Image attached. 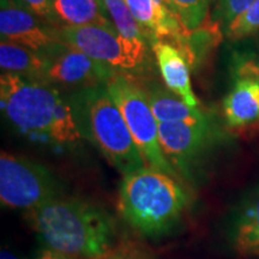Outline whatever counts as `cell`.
I'll list each match as a JSON object with an SVG mask.
<instances>
[{
    "label": "cell",
    "mask_w": 259,
    "mask_h": 259,
    "mask_svg": "<svg viewBox=\"0 0 259 259\" xmlns=\"http://www.w3.org/2000/svg\"><path fill=\"white\" fill-rule=\"evenodd\" d=\"M45 247L84 259H106L118 244L116 221L99 204L58 197L24 212Z\"/></svg>",
    "instance_id": "cell-1"
},
{
    "label": "cell",
    "mask_w": 259,
    "mask_h": 259,
    "mask_svg": "<svg viewBox=\"0 0 259 259\" xmlns=\"http://www.w3.org/2000/svg\"><path fill=\"white\" fill-rule=\"evenodd\" d=\"M0 102L6 120L32 141L63 149L82 142L69 97L50 83L3 72Z\"/></svg>",
    "instance_id": "cell-2"
},
{
    "label": "cell",
    "mask_w": 259,
    "mask_h": 259,
    "mask_svg": "<svg viewBox=\"0 0 259 259\" xmlns=\"http://www.w3.org/2000/svg\"><path fill=\"white\" fill-rule=\"evenodd\" d=\"M193 200L187 184L150 166L122 176L116 208L138 234L161 239L174 232Z\"/></svg>",
    "instance_id": "cell-3"
},
{
    "label": "cell",
    "mask_w": 259,
    "mask_h": 259,
    "mask_svg": "<svg viewBox=\"0 0 259 259\" xmlns=\"http://www.w3.org/2000/svg\"><path fill=\"white\" fill-rule=\"evenodd\" d=\"M67 97L83 139L119 173L125 176L148 166L106 85L77 90Z\"/></svg>",
    "instance_id": "cell-4"
},
{
    "label": "cell",
    "mask_w": 259,
    "mask_h": 259,
    "mask_svg": "<svg viewBox=\"0 0 259 259\" xmlns=\"http://www.w3.org/2000/svg\"><path fill=\"white\" fill-rule=\"evenodd\" d=\"M106 88L120 109L145 163L181 180L161 148L158 122L144 87L141 85L132 73L118 71L106 84Z\"/></svg>",
    "instance_id": "cell-5"
},
{
    "label": "cell",
    "mask_w": 259,
    "mask_h": 259,
    "mask_svg": "<svg viewBox=\"0 0 259 259\" xmlns=\"http://www.w3.org/2000/svg\"><path fill=\"white\" fill-rule=\"evenodd\" d=\"M64 196V185L53 171L30 158L2 151L0 200L9 209L28 212Z\"/></svg>",
    "instance_id": "cell-6"
},
{
    "label": "cell",
    "mask_w": 259,
    "mask_h": 259,
    "mask_svg": "<svg viewBox=\"0 0 259 259\" xmlns=\"http://www.w3.org/2000/svg\"><path fill=\"white\" fill-rule=\"evenodd\" d=\"M216 136L218 131L210 118L198 124H158L164 156L186 184H196L197 170Z\"/></svg>",
    "instance_id": "cell-7"
},
{
    "label": "cell",
    "mask_w": 259,
    "mask_h": 259,
    "mask_svg": "<svg viewBox=\"0 0 259 259\" xmlns=\"http://www.w3.org/2000/svg\"><path fill=\"white\" fill-rule=\"evenodd\" d=\"M56 28L61 41L83 52L92 59L120 72H141L135 61L126 53L124 42L114 25H60Z\"/></svg>",
    "instance_id": "cell-8"
},
{
    "label": "cell",
    "mask_w": 259,
    "mask_h": 259,
    "mask_svg": "<svg viewBox=\"0 0 259 259\" xmlns=\"http://www.w3.org/2000/svg\"><path fill=\"white\" fill-rule=\"evenodd\" d=\"M18 0H2L0 34L11 41L44 56H51L64 44L56 27H47Z\"/></svg>",
    "instance_id": "cell-9"
},
{
    "label": "cell",
    "mask_w": 259,
    "mask_h": 259,
    "mask_svg": "<svg viewBox=\"0 0 259 259\" xmlns=\"http://www.w3.org/2000/svg\"><path fill=\"white\" fill-rule=\"evenodd\" d=\"M50 59L45 82L66 88L87 89L106 85L118 71L92 59L83 52L67 44L54 51Z\"/></svg>",
    "instance_id": "cell-10"
},
{
    "label": "cell",
    "mask_w": 259,
    "mask_h": 259,
    "mask_svg": "<svg viewBox=\"0 0 259 259\" xmlns=\"http://www.w3.org/2000/svg\"><path fill=\"white\" fill-rule=\"evenodd\" d=\"M125 3L151 44L171 40L181 46L189 31L183 27L166 0H125Z\"/></svg>",
    "instance_id": "cell-11"
},
{
    "label": "cell",
    "mask_w": 259,
    "mask_h": 259,
    "mask_svg": "<svg viewBox=\"0 0 259 259\" xmlns=\"http://www.w3.org/2000/svg\"><path fill=\"white\" fill-rule=\"evenodd\" d=\"M151 50L167 88L179 95L189 106L199 108V101L192 90L190 65L185 54L179 47H176L168 41L153 42Z\"/></svg>",
    "instance_id": "cell-12"
},
{
    "label": "cell",
    "mask_w": 259,
    "mask_h": 259,
    "mask_svg": "<svg viewBox=\"0 0 259 259\" xmlns=\"http://www.w3.org/2000/svg\"><path fill=\"white\" fill-rule=\"evenodd\" d=\"M223 115L231 127L240 128L259 122V79L238 77L223 100Z\"/></svg>",
    "instance_id": "cell-13"
},
{
    "label": "cell",
    "mask_w": 259,
    "mask_h": 259,
    "mask_svg": "<svg viewBox=\"0 0 259 259\" xmlns=\"http://www.w3.org/2000/svg\"><path fill=\"white\" fill-rule=\"evenodd\" d=\"M102 2L115 30L124 42L126 53L135 61L139 71H143L148 63V44L150 42L147 34L132 16L125 0Z\"/></svg>",
    "instance_id": "cell-14"
},
{
    "label": "cell",
    "mask_w": 259,
    "mask_h": 259,
    "mask_svg": "<svg viewBox=\"0 0 259 259\" xmlns=\"http://www.w3.org/2000/svg\"><path fill=\"white\" fill-rule=\"evenodd\" d=\"M229 242L240 255L259 257V190L235 211L229 227Z\"/></svg>",
    "instance_id": "cell-15"
},
{
    "label": "cell",
    "mask_w": 259,
    "mask_h": 259,
    "mask_svg": "<svg viewBox=\"0 0 259 259\" xmlns=\"http://www.w3.org/2000/svg\"><path fill=\"white\" fill-rule=\"evenodd\" d=\"M145 92L158 124H198L209 119L202 109L189 106L167 87L148 84Z\"/></svg>",
    "instance_id": "cell-16"
},
{
    "label": "cell",
    "mask_w": 259,
    "mask_h": 259,
    "mask_svg": "<svg viewBox=\"0 0 259 259\" xmlns=\"http://www.w3.org/2000/svg\"><path fill=\"white\" fill-rule=\"evenodd\" d=\"M0 67L3 72L14 73L30 79L44 80L50 67V59L15 42H0Z\"/></svg>",
    "instance_id": "cell-17"
},
{
    "label": "cell",
    "mask_w": 259,
    "mask_h": 259,
    "mask_svg": "<svg viewBox=\"0 0 259 259\" xmlns=\"http://www.w3.org/2000/svg\"><path fill=\"white\" fill-rule=\"evenodd\" d=\"M53 9L57 19L63 22V25L113 27L102 0H54Z\"/></svg>",
    "instance_id": "cell-18"
},
{
    "label": "cell",
    "mask_w": 259,
    "mask_h": 259,
    "mask_svg": "<svg viewBox=\"0 0 259 259\" xmlns=\"http://www.w3.org/2000/svg\"><path fill=\"white\" fill-rule=\"evenodd\" d=\"M212 0H167L171 11L186 31L198 29L205 22Z\"/></svg>",
    "instance_id": "cell-19"
},
{
    "label": "cell",
    "mask_w": 259,
    "mask_h": 259,
    "mask_svg": "<svg viewBox=\"0 0 259 259\" xmlns=\"http://www.w3.org/2000/svg\"><path fill=\"white\" fill-rule=\"evenodd\" d=\"M225 31L231 40H241L259 31V0H254L250 8L236 17Z\"/></svg>",
    "instance_id": "cell-20"
},
{
    "label": "cell",
    "mask_w": 259,
    "mask_h": 259,
    "mask_svg": "<svg viewBox=\"0 0 259 259\" xmlns=\"http://www.w3.org/2000/svg\"><path fill=\"white\" fill-rule=\"evenodd\" d=\"M254 0H215L213 22L227 28L236 17L250 8Z\"/></svg>",
    "instance_id": "cell-21"
},
{
    "label": "cell",
    "mask_w": 259,
    "mask_h": 259,
    "mask_svg": "<svg viewBox=\"0 0 259 259\" xmlns=\"http://www.w3.org/2000/svg\"><path fill=\"white\" fill-rule=\"evenodd\" d=\"M106 259H156L149 248L142 242L135 240H119Z\"/></svg>",
    "instance_id": "cell-22"
},
{
    "label": "cell",
    "mask_w": 259,
    "mask_h": 259,
    "mask_svg": "<svg viewBox=\"0 0 259 259\" xmlns=\"http://www.w3.org/2000/svg\"><path fill=\"white\" fill-rule=\"evenodd\" d=\"M18 2L41 19H46L52 24L58 21L53 9L54 0H18Z\"/></svg>",
    "instance_id": "cell-23"
},
{
    "label": "cell",
    "mask_w": 259,
    "mask_h": 259,
    "mask_svg": "<svg viewBox=\"0 0 259 259\" xmlns=\"http://www.w3.org/2000/svg\"><path fill=\"white\" fill-rule=\"evenodd\" d=\"M238 77H253L259 79V53L255 58H245L236 69Z\"/></svg>",
    "instance_id": "cell-24"
},
{
    "label": "cell",
    "mask_w": 259,
    "mask_h": 259,
    "mask_svg": "<svg viewBox=\"0 0 259 259\" xmlns=\"http://www.w3.org/2000/svg\"><path fill=\"white\" fill-rule=\"evenodd\" d=\"M32 259H84V258L76 257V255L65 253V252L53 250V248L45 247L38 251Z\"/></svg>",
    "instance_id": "cell-25"
},
{
    "label": "cell",
    "mask_w": 259,
    "mask_h": 259,
    "mask_svg": "<svg viewBox=\"0 0 259 259\" xmlns=\"http://www.w3.org/2000/svg\"><path fill=\"white\" fill-rule=\"evenodd\" d=\"M0 259H21L17 254L11 252L10 250H6V248H3L2 252H0Z\"/></svg>",
    "instance_id": "cell-26"
},
{
    "label": "cell",
    "mask_w": 259,
    "mask_h": 259,
    "mask_svg": "<svg viewBox=\"0 0 259 259\" xmlns=\"http://www.w3.org/2000/svg\"><path fill=\"white\" fill-rule=\"evenodd\" d=\"M166 2H167V0H166ZM167 4H168V3H167Z\"/></svg>",
    "instance_id": "cell-27"
}]
</instances>
